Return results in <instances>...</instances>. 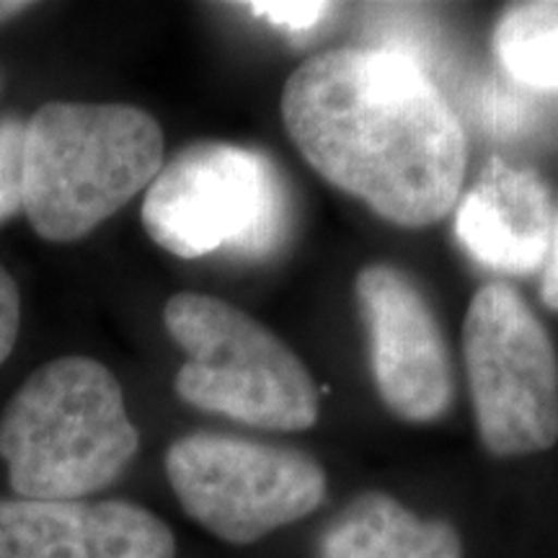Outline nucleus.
<instances>
[{
    "mask_svg": "<svg viewBox=\"0 0 558 558\" xmlns=\"http://www.w3.org/2000/svg\"><path fill=\"white\" fill-rule=\"evenodd\" d=\"M279 109L313 169L383 220L427 228L456 209L469 163L463 124L411 54H313L284 83Z\"/></svg>",
    "mask_w": 558,
    "mask_h": 558,
    "instance_id": "1",
    "label": "nucleus"
},
{
    "mask_svg": "<svg viewBox=\"0 0 558 558\" xmlns=\"http://www.w3.org/2000/svg\"><path fill=\"white\" fill-rule=\"evenodd\" d=\"M163 163L150 111L50 101L26 120L24 215L41 241H81L148 190Z\"/></svg>",
    "mask_w": 558,
    "mask_h": 558,
    "instance_id": "2",
    "label": "nucleus"
},
{
    "mask_svg": "<svg viewBox=\"0 0 558 558\" xmlns=\"http://www.w3.org/2000/svg\"><path fill=\"white\" fill-rule=\"evenodd\" d=\"M137 448L120 380L90 357L34 369L0 414V458L19 499H86L114 484Z\"/></svg>",
    "mask_w": 558,
    "mask_h": 558,
    "instance_id": "3",
    "label": "nucleus"
},
{
    "mask_svg": "<svg viewBox=\"0 0 558 558\" xmlns=\"http://www.w3.org/2000/svg\"><path fill=\"white\" fill-rule=\"evenodd\" d=\"M163 324L186 352L173 380L181 401L259 429L303 432L318 422L308 367L254 316L220 298L177 292Z\"/></svg>",
    "mask_w": 558,
    "mask_h": 558,
    "instance_id": "4",
    "label": "nucleus"
},
{
    "mask_svg": "<svg viewBox=\"0 0 558 558\" xmlns=\"http://www.w3.org/2000/svg\"><path fill=\"white\" fill-rule=\"evenodd\" d=\"M288 222V197L275 163L254 148L222 140L186 145L160 166L143 199L153 243L179 259L226 248L264 256Z\"/></svg>",
    "mask_w": 558,
    "mask_h": 558,
    "instance_id": "5",
    "label": "nucleus"
},
{
    "mask_svg": "<svg viewBox=\"0 0 558 558\" xmlns=\"http://www.w3.org/2000/svg\"><path fill=\"white\" fill-rule=\"evenodd\" d=\"M463 357L484 448L497 458L558 442V354L546 326L512 284L488 282L463 324Z\"/></svg>",
    "mask_w": 558,
    "mask_h": 558,
    "instance_id": "6",
    "label": "nucleus"
},
{
    "mask_svg": "<svg viewBox=\"0 0 558 558\" xmlns=\"http://www.w3.org/2000/svg\"><path fill=\"white\" fill-rule=\"evenodd\" d=\"M166 476L184 512L233 546L308 518L329 492L308 452L222 432H192L171 442Z\"/></svg>",
    "mask_w": 558,
    "mask_h": 558,
    "instance_id": "7",
    "label": "nucleus"
},
{
    "mask_svg": "<svg viewBox=\"0 0 558 558\" xmlns=\"http://www.w3.org/2000/svg\"><path fill=\"white\" fill-rule=\"evenodd\" d=\"M354 292L383 403L414 424L448 414L456 399V378L448 341L427 295L407 271L390 264L362 267Z\"/></svg>",
    "mask_w": 558,
    "mask_h": 558,
    "instance_id": "8",
    "label": "nucleus"
},
{
    "mask_svg": "<svg viewBox=\"0 0 558 558\" xmlns=\"http://www.w3.org/2000/svg\"><path fill=\"white\" fill-rule=\"evenodd\" d=\"M0 558H177L150 509L124 499H0Z\"/></svg>",
    "mask_w": 558,
    "mask_h": 558,
    "instance_id": "9",
    "label": "nucleus"
},
{
    "mask_svg": "<svg viewBox=\"0 0 558 558\" xmlns=\"http://www.w3.org/2000/svg\"><path fill=\"white\" fill-rule=\"evenodd\" d=\"M554 205L538 173L492 158L463 194L458 239L488 269L530 275L546 262L554 235Z\"/></svg>",
    "mask_w": 558,
    "mask_h": 558,
    "instance_id": "10",
    "label": "nucleus"
},
{
    "mask_svg": "<svg viewBox=\"0 0 558 558\" xmlns=\"http://www.w3.org/2000/svg\"><path fill=\"white\" fill-rule=\"evenodd\" d=\"M320 558H463V541L450 522L418 518L390 494L365 492L326 527Z\"/></svg>",
    "mask_w": 558,
    "mask_h": 558,
    "instance_id": "11",
    "label": "nucleus"
},
{
    "mask_svg": "<svg viewBox=\"0 0 558 558\" xmlns=\"http://www.w3.org/2000/svg\"><path fill=\"white\" fill-rule=\"evenodd\" d=\"M494 54L522 86L558 88V0L507 5L494 29Z\"/></svg>",
    "mask_w": 558,
    "mask_h": 558,
    "instance_id": "12",
    "label": "nucleus"
},
{
    "mask_svg": "<svg viewBox=\"0 0 558 558\" xmlns=\"http://www.w3.org/2000/svg\"><path fill=\"white\" fill-rule=\"evenodd\" d=\"M24 117H0V226L24 209Z\"/></svg>",
    "mask_w": 558,
    "mask_h": 558,
    "instance_id": "13",
    "label": "nucleus"
},
{
    "mask_svg": "<svg viewBox=\"0 0 558 558\" xmlns=\"http://www.w3.org/2000/svg\"><path fill=\"white\" fill-rule=\"evenodd\" d=\"M248 9L284 29L305 32L313 29L331 11V3H279L277 0V3H248Z\"/></svg>",
    "mask_w": 558,
    "mask_h": 558,
    "instance_id": "14",
    "label": "nucleus"
},
{
    "mask_svg": "<svg viewBox=\"0 0 558 558\" xmlns=\"http://www.w3.org/2000/svg\"><path fill=\"white\" fill-rule=\"evenodd\" d=\"M21 329V295L16 279L0 264V365L11 357Z\"/></svg>",
    "mask_w": 558,
    "mask_h": 558,
    "instance_id": "15",
    "label": "nucleus"
},
{
    "mask_svg": "<svg viewBox=\"0 0 558 558\" xmlns=\"http://www.w3.org/2000/svg\"><path fill=\"white\" fill-rule=\"evenodd\" d=\"M548 264L543 271V288L541 295L546 300L550 311H558V222L554 226V235H550V248H548Z\"/></svg>",
    "mask_w": 558,
    "mask_h": 558,
    "instance_id": "16",
    "label": "nucleus"
},
{
    "mask_svg": "<svg viewBox=\"0 0 558 558\" xmlns=\"http://www.w3.org/2000/svg\"><path fill=\"white\" fill-rule=\"evenodd\" d=\"M34 5L37 3H26V0H0V24H9V21L24 16Z\"/></svg>",
    "mask_w": 558,
    "mask_h": 558,
    "instance_id": "17",
    "label": "nucleus"
},
{
    "mask_svg": "<svg viewBox=\"0 0 558 558\" xmlns=\"http://www.w3.org/2000/svg\"><path fill=\"white\" fill-rule=\"evenodd\" d=\"M0 86H3V78H0Z\"/></svg>",
    "mask_w": 558,
    "mask_h": 558,
    "instance_id": "18",
    "label": "nucleus"
}]
</instances>
